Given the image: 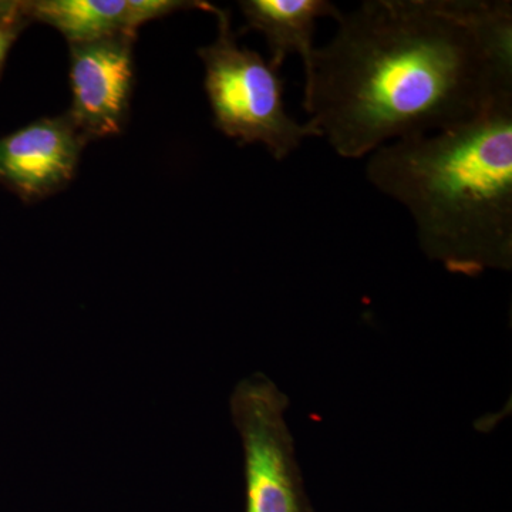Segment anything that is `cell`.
<instances>
[{
    "instance_id": "obj_9",
    "label": "cell",
    "mask_w": 512,
    "mask_h": 512,
    "mask_svg": "<svg viewBox=\"0 0 512 512\" xmlns=\"http://www.w3.org/2000/svg\"><path fill=\"white\" fill-rule=\"evenodd\" d=\"M25 0H0V74L12 46L23 29L30 25Z\"/></svg>"
},
{
    "instance_id": "obj_7",
    "label": "cell",
    "mask_w": 512,
    "mask_h": 512,
    "mask_svg": "<svg viewBox=\"0 0 512 512\" xmlns=\"http://www.w3.org/2000/svg\"><path fill=\"white\" fill-rule=\"evenodd\" d=\"M212 12L208 2L187 0H26L30 22L45 23L59 30L70 45L104 37L137 33L150 20L180 10Z\"/></svg>"
},
{
    "instance_id": "obj_1",
    "label": "cell",
    "mask_w": 512,
    "mask_h": 512,
    "mask_svg": "<svg viewBox=\"0 0 512 512\" xmlns=\"http://www.w3.org/2000/svg\"><path fill=\"white\" fill-rule=\"evenodd\" d=\"M303 69V109L340 157L450 130L512 99V3L366 0Z\"/></svg>"
},
{
    "instance_id": "obj_8",
    "label": "cell",
    "mask_w": 512,
    "mask_h": 512,
    "mask_svg": "<svg viewBox=\"0 0 512 512\" xmlns=\"http://www.w3.org/2000/svg\"><path fill=\"white\" fill-rule=\"evenodd\" d=\"M247 30L265 37L271 60L281 70L289 55H299L303 69L311 62L316 23L322 18L338 20L342 10L329 0H242L239 2Z\"/></svg>"
},
{
    "instance_id": "obj_3",
    "label": "cell",
    "mask_w": 512,
    "mask_h": 512,
    "mask_svg": "<svg viewBox=\"0 0 512 512\" xmlns=\"http://www.w3.org/2000/svg\"><path fill=\"white\" fill-rule=\"evenodd\" d=\"M211 13L217 39L198 56L215 127L242 146L261 144L276 161L295 153L306 138H320L309 121L298 123L286 113L281 73L259 53L238 45L229 10L214 6Z\"/></svg>"
},
{
    "instance_id": "obj_2",
    "label": "cell",
    "mask_w": 512,
    "mask_h": 512,
    "mask_svg": "<svg viewBox=\"0 0 512 512\" xmlns=\"http://www.w3.org/2000/svg\"><path fill=\"white\" fill-rule=\"evenodd\" d=\"M369 183L412 215L420 248L451 274L512 268V99L370 154Z\"/></svg>"
},
{
    "instance_id": "obj_5",
    "label": "cell",
    "mask_w": 512,
    "mask_h": 512,
    "mask_svg": "<svg viewBox=\"0 0 512 512\" xmlns=\"http://www.w3.org/2000/svg\"><path fill=\"white\" fill-rule=\"evenodd\" d=\"M137 33L70 45L69 119L87 141L117 136L130 111Z\"/></svg>"
},
{
    "instance_id": "obj_6",
    "label": "cell",
    "mask_w": 512,
    "mask_h": 512,
    "mask_svg": "<svg viewBox=\"0 0 512 512\" xmlns=\"http://www.w3.org/2000/svg\"><path fill=\"white\" fill-rule=\"evenodd\" d=\"M87 143L67 114L33 121L0 138V185L26 202L50 197L73 180Z\"/></svg>"
},
{
    "instance_id": "obj_4",
    "label": "cell",
    "mask_w": 512,
    "mask_h": 512,
    "mask_svg": "<svg viewBox=\"0 0 512 512\" xmlns=\"http://www.w3.org/2000/svg\"><path fill=\"white\" fill-rule=\"evenodd\" d=\"M229 404L244 450L247 512H312L285 419L288 396L256 373L237 384Z\"/></svg>"
}]
</instances>
